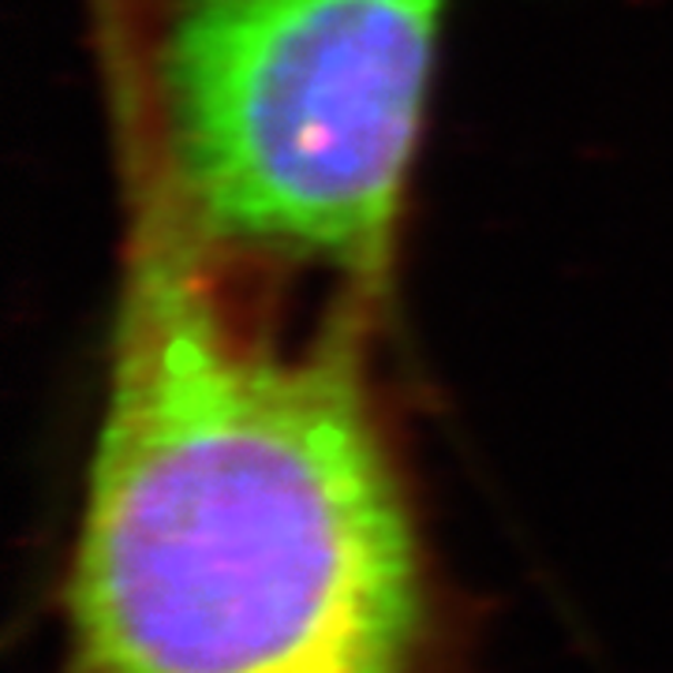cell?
Returning <instances> with one entry per match:
<instances>
[{
    "instance_id": "1",
    "label": "cell",
    "mask_w": 673,
    "mask_h": 673,
    "mask_svg": "<svg viewBox=\"0 0 673 673\" xmlns=\"http://www.w3.org/2000/svg\"><path fill=\"white\" fill-rule=\"evenodd\" d=\"M109 382L60 580V673H468L374 385L385 308L243 303L139 154Z\"/></svg>"
},
{
    "instance_id": "2",
    "label": "cell",
    "mask_w": 673,
    "mask_h": 673,
    "mask_svg": "<svg viewBox=\"0 0 673 673\" xmlns=\"http://www.w3.org/2000/svg\"><path fill=\"white\" fill-rule=\"evenodd\" d=\"M449 0H172L150 165L229 262L385 308Z\"/></svg>"
}]
</instances>
